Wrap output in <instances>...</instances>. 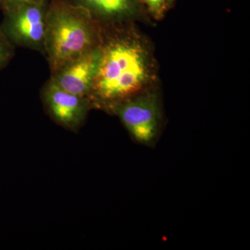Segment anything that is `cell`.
Segmentation results:
<instances>
[{"label":"cell","instance_id":"cell-1","mask_svg":"<svg viewBox=\"0 0 250 250\" xmlns=\"http://www.w3.org/2000/svg\"><path fill=\"white\" fill-rule=\"evenodd\" d=\"M100 49L88 100L92 108L113 110L141 89L147 79L146 58L138 42L118 35L102 39Z\"/></svg>","mask_w":250,"mask_h":250},{"label":"cell","instance_id":"cell-2","mask_svg":"<svg viewBox=\"0 0 250 250\" xmlns=\"http://www.w3.org/2000/svg\"><path fill=\"white\" fill-rule=\"evenodd\" d=\"M100 24L87 10L70 0H49L44 55L51 75L100 46Z\"/></svg>","mask_w":250,"mask_h":250},{"label":"cell","instance_id":"cell-3","mask_svg":"<svg viewBox=\"0 0 250 250\" xmlns=\"http://www.w3.org/2000/svg\"><path fill=\"white\" fill-rule=\"evenodd\" d=\"M48 3L22 4L2 12L4 18L0 29L15 47L44 54Z\"/></svg>","mask_w":250,"mask_h":250},{"label":"cell","instance_id":"cell-4","mask_svg":"<svg viewBox=\"0 0 250 250\" xmlns=\"http://www.w3.org/2000/svg\"><path fill=\"white\" fill-rule=\"evenodd\" d=\"M41 100L51 119L73 132L80 129L92 108L88 98L62 89L50 79L41 90Z\"/></svg>","mask_w":250,"mask_h":250},{"label":"cell","instance_id":"cell-5","mask_svg":"<svg viewBox=\"0 0 250 250\" xmlns=\"http://www.w3.org/2000/svg\"><path fill=\"white\" fill-rule=\"evenodd\" d=\"M137 142L152 144L159 131V112L156 100L150 96L131 98L112 110Z\"/></svg>","mask_w":250,"mask_h":250},{"label":"cell","instance_id":"cell-6","mask_svg":"<svg viewBox=\"0 0 250 250\" xmlns=\"http://www.w3.org/2000/svg\"><path fill=\"white\" fill-rule=\"evenodd\" d=\"M100 46L51 75L50 80L69 93L88 98L100 59Z\"/></svg>","mask_w":250,"mask_h":250},{"label":"cell","instance_id":"cell-7","mask_svg":"<svg viewBox=\"0 0 250 250\" xmlns=\"http://www.w3.org/2000/svg\"><path fill=\"white\" fill-rule=\"evenodd\" d=\"M90 13L98 22H117L131 17L136 0H70Z\"/></svg>","mask_w":250,"mask_h":250},{"label":"cell","instance_id":"cell-8","mask_svg":"<svg viewBox=\"0 0 250 250\" xmlns=\"http://www.w3.org/2000/svg\"><path fill=\"white\" fill-rule=\"evenodd\" d=\"M16 47L0 29V72L4 68L15 56Z\"/></svg>","mask_w":250,"mask_h":250},{"label":"cell","instance_id":"cell-9","mask_svg":"<svg viewBox=\"0 0 250 250\" xmlns=\"http://www.w3.org/2000/svg\"><path fill=\"white\" fill-rule=\"evenodd\" d=\"M49 0H0V9L2 12L26 4H46Z\"/></svg>","mask_w":250,"mask_h":250},{"label":"cell","instance_id":"cell-10","mask_svg":"<svg viewBox=\"0 0 250 250\" xmlns=\"http://www.w3.org/2000/svg\"><path fill=\"white\" fill-rule=\"evenodd\" d=\"M141 1L147 5L148 9L153 14L159 17L164 14L167 4V0H141Z\"/></svg>","mask_w":250,"mask_h":250},{"label":"cell","instance_id":"cell-11","mask_svg":"<svg viewBox=\"0 0 250 250\" xmlns=\"http://www.w3.org/2000/svg\"><path fill=\"white\" fill-rule=\"evenodd\" d=\"M172 0H167V4H170V1H172Z\"/></svg>","mask_w":250,"mask_h":250}]
</instances>
